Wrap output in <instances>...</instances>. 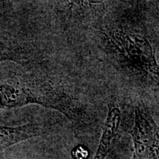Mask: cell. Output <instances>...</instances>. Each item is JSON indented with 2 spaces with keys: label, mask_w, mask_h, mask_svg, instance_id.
I'll return each mask as SVG.
<instances>
[{
  "label": "cell",
  "mask_w": 159,
  "mask_h": 159,
  "mask_svg": "<svg viewBox=\"0 0 159 159\" xmlns=\"http://www.w3.org/2000/svg\"><path fill=\"white\" fill-rule=\"evenodd\" d=\"M39 105L59 111L73 123L83 118L82 109L71 97L51 83L13 78L0 80V108Z\"/></svg>",
  "instance_id": "cell-1"
},
{
  "label": "cell",
  "mask_w": 159,
  "mask_h": 159,
  "mask_svg": "<svg viewBox=\"0 0 159 159\" xmlns=\"http://www.w3.org/2000/svg\"><path fill=\"white\" fill-rule=\"evenodd\" d=\"M111 39L116 48L134 66L158 80V66L153 49L146 38L133 33L115 32Z\"/></svg>",
  "instance_id": "cell-2"
},
{
  "label": "cell",
  "mask_w": 159,
  "mask_h": 159,
  "mask_svg": "<svg viewBox=\"0 0 159 159\" xmlns=\"http://www.w3.org/2000/svg\"><path fill=\"white\" fill-rule=\"evenodd\" d=\"M133 141L131 159H159V130L152 116L144 108L134 110L130 132Z\"/></svg>",
  "instance_id": "cell-3"
},
{
  "label": "cell",
  "mask_w": 159,
  "mask_h": 159,
  "mask_svg": "<svg viewBox=\"0 0 159 159\" xmlns=\"http://www.w3.org/2000/svg\"><path fill=\"white\" fill-rule=\"evenodd\" d=\"M122 119V113L120 107L115 103L108 105L102 134L93 159H105L113 150L120 138Z\"/></svg>",
  "instance_id": "cell-4"
},
{
  "label": "cell",
  "mask_w": 159,
  "mask_h": 159,
  "mask_svg": "<svg viewBox=\"0 0 159 159\" xmlns=\"http://www.w3.org/2000/svg\"><path fill=\"white\" fill-rule=\"evenodd\" d=\"M45 134V128L38 123L30 122L16 127L0 125V154L13 145Z\"/></svg>",
  "instance_id": "cell-5"
},
{
  "label": "cell",
  "mask_w": 159,
  "mask_h": 159,
  "mask_svg": "<svg viewBox=\"0 0 159 159\" xmlns=\"http://www.w3.org/2000/svg\"><path fill=\"white\" fill-rule=\"evenodd\" d=\"M19 49L13 43L0 40V63L5 61H22Z\"/></svg>",
  "instance_id": "cell-6"
},
{
  "label": "cell",
  "mask_w": 159,
  "mask_h": 159,
  "mask_svg": "<svg viewBox=\"0 0 159 159\" xmlns=\"http://www.w3.org/2000/svg\"><path fill=\"white\" fill-rule=\"evenodd\" d=\"M89 156V150L84 146H77L71 151V157L73 159H87Z\"/></svg>",
  "instance_id": "cell-7"
},
{
  "label": "cell",
  "mask_w": 159,
  "mask_h": 159,
  "mask_svg": "<svg viewBox=\"0 0 159 159\" xmlns=\"http://www.w3.org/2000/svg\"><path fill=\"white\" fill-rule=\"evenodd\" d=\"M84 2H86L90 5H97V4L102 3L105 0H82Z\"/></svg>",
  "instance_id": "cell-8"
},
{
  "label": "cell",
  "mask_w": 159,
  "mask_h": 159,
  "mask_svg": "<svg viewBox=\"0 0 159 159\" xmlns=\"http://www.w3.org/2000/svg\"><path fill=\"white\" fill-rule=\"evenodd\" d=\"M0 2L2 3V5L4 7H7V8L11 7V4L9 0H0Z\"/></svg>",
  "instance_id": "cell-9"
}]
</instances>
